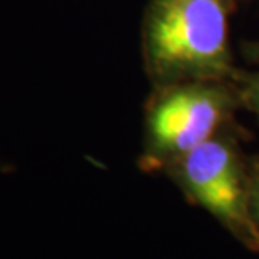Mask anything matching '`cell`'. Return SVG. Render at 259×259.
<instances>
[{"instance_id":"1","label":"cell","mask_w":259,"mask_h":259,"mask_svg":"<svg viewBox=\"0 0 259 259\" xmlns=\"http://www.w3.org/2000/svg\"><path fill=\"white\" fill-rule=\"evenodd\" d=\"M146 49L159 75L216 77L229 69L226 0H154Z\"/></svg>"},{"instance_id":"2","label":"cell","mask_w":259,"mask_h":259,"mask_svg":"<svg viewBox=\"0 0 259 259\" xmlns=\"http://www.w3.org/2000/svg\"><path fill=\"white\" fill-rule=\"evenodd\" d=\"M183 178L191 194L207 211L236 233L259 242V231L247 214L238 161L228 146L209 139L184 154Z\"/></svg>"},{"instance_id":"3","label":"cell","mask_w":259,"mask_h":259,"mask_svg":"<svg viewBox=\"0 0 259 259\" xmlns=\"http://www.w3.org/2000/svg\"><path fill=\"white\" fill-rule=\"evenodd\" d=\"M223 111L224 102L219 94L204 87H184L167 94L149 117L154 146L184 156L212 139Z\"/></svg>"},{"instance_id":"4","label":"cell","mask_w":259,"mask_h":259,"mask_svg":"<svg viewBox=\"0 0 259 259\" xmlns=\"http://www.w3.org/2000/svg\"><path fill=\"white\" fill-rule=\"evenodd\" d=\"M254 209H256V216L259 219V187H257L256 196H254Z\"/></svg>"}]
</instances>
